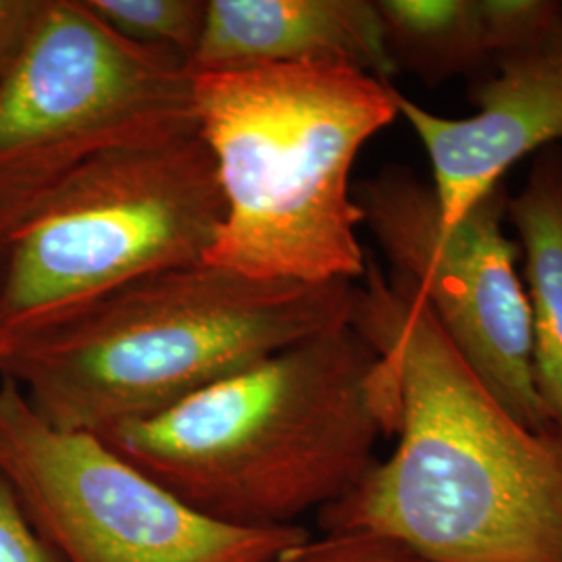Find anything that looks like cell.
Returning <instances> with one entry per match:
<instances>
[{
  "label": "cell",
  "instance_id": "ac0fdd59",
  "mask_svg": "<svg viewBox=\"0 0 562 562\" xmlns=\"http://www.w3.org/2000/svg\"><path fill=\"white\" fill-rule=\"evenodd\" d=\"M2 269H4V246H0V278H2Z\"/></svg>",
  "mask_w": 562,
  "mask_h": 562
},
{
  "label": "cell",
  "instance_id": "277c9868",
  "mask_svg": "<svg viewBox=\"0 0 562 562\" xmlns=\"http://www.w3.org/2000/svg\"><path fill=\"white\" fill-rule=\"evenodd\" d=\"M392 83L340 63L192 76L225 217L204 262L257 280L361 281L352 169L398 117Z\"/></svg>",
  "mask_w": 562,
  "mask_h": 562
},
{
  "label": "cell",
  "instance_id": "e0dca14e",
  "mask_svg": "<svg viewBox=\"0 0 562 562\" xmlns=\"http://www.w3.org/2000/svg\"><path fill=\"white\" fill-rule=\"evenodd\" d=\"M42 4L44 0H0V92L36 27Z\"/></svg>",
  "mask_w": 562,
  "mask_h": 562
},
{
  "label": "cell",
  "instance_id": "52a82bcc",
  "mask_svg": "<svg viewBox=\"0 0 562 562\" xmlns=\"http://www.w3.org/2000/svg\"><path fill=\"white\" fill-rule=\"evenodd\" d=\"M0 477L59 562H267L311 538L202 517L99 436L42 422L0 380Z\"/></svg>",
  "mask_w": 562,
  "mask_h": 562
},
{
  "label": "cell",
  "instance_id": "2e32d148",
  "mask_svg": "<svg viewBox=\"0 0 562 562\" xmlns=\"http://www.w3.org/2000/svg\"><path fill=\"white\" fill-rule=\"evenodd\" d=\"M0 562H59L25 517L9 483L0 477Z\"/></svg>",
  "mask_w": 562,
  "mask_h": 562
},
{
  "label": "cell",
  "instance_id": "ba28073f",
  "mask_svg": "<svg viewBox=\"0 0 562 562\" xmlns=\"http://www.w3.org/2000/svg\"><path fill=\"white\" fill-rule=\"evenodd\" d=\"M508 196L503 181L446 225L431 183L404 167H385L355 188L362 225L392 276L415 288L462 361L515 419L546 427L519 248L504 232Z\"/></svg>",
  "mask_w": 562,
  "mask_h": 562
},
{
  "label": "cell",
  "instance_id": "6da1fadb",
  "mask_svg": "<svg viewBox=\"0 0 562 562\" xmlns=\"http://www.w3.org/2000/svg\"><path fill=\"white\" fill-rule=\"evenodd\" d=\"M350 323L390 369L396 448L319 513L323 531L383 533L429 562H562V427L515 419L373 257Z\"/></svg>",
  "mask_w": 562,
  "mask_h": 562
},
{
  "label": "cell",
  "instance_id": "8fae6325",
  "mask_svg": "<svg viewBox=\"0 0 562 562\" xmlns=\"http://www.w3.org/2000/svg\"><path fill=\"white\" fill-rule=\"evenodd\" d=\"M506 222L521 241L538 396L548 422L562 427V144L533 157L508 196Z\"/></svg>",
  "mask_w": 562,
  "mask_h": 562
},
{
  "label": "cell",
  "instance_id": "5bb4252c",
  "mask_svg": "<svg viewBox=\"0 0 562 562\" xmlns=\"http://www.w3.org/2000/svg\"><path fill=\"white\" fill-rule=\"evenodd\" d=\"M267 562H429L396 538L364 531H323L322 538H306Z\"/></svg>",
  "mask_w": 562,
  "mask_h": 562
},
{
  "label": "cell",
  "instance_id": "7c38bea8",
  "mask_svg": "<svg viewBox=\"0 0 562 562\" xmlns=\"http://www.w3.org/2000/svg\"><path fill=\"white\" fill-rule=\"evenodd\" d=\"M396 71L427 86L490 65L482 0H375Z\"/></svg>",
  "mask_w": 562,
  "mask_h": 562
},
{
  "label": "cell",
  "instance_id": "3957f363",
  "mask_svg": "<svg viewBox=\"0 0 562 562\" xmlns=\"http://www.w3.org/2000/svg\"><path fill=\"white\" fill-rule=\"evenodd\" d=\"M355 285L257 280L209 262L167 269L9 344L0 380L50 427L102 436L350 322Z\"/></svg>",
  "mask_w": 562,
  "mask_h": 562
},
{
  "label": "cell",
  "instance_id": "5b68a950",
  "mask_svg": "<svg viewBox=\"0 0 562 562\" xmlns=\"http://www.w3.org/2000/svg\"><path fill=\"white\" fill-rule=\"evenodd\" d=\"M223 217L199 130L88 162L4 246L0 352L121 285L204 262Z\"/></svg>",
  "mask_w": 562,
  "mask_h": 562
},
{
  "label": "cell",
  "instance_id": "4fadbf2b",
  "mask_svg": "<svg viewBox=\"0 0 562 562\" xmlns=\"http://www.w3.org/2000/svg\"><path fill=\"white\" fill-rule=\"evenodd\" d=\"M86 7L123 38L162 48L186 63L204 32L209 0H83Z\"/></svg>",
  "mask_w": 562,
  "mask_h": 562
},
{
  "label": "cell",
  "instance_id": "30bf717a",
  "mask_svg": "<svg viewBox=\"0 0 562 562\" xmlns=\"http://www.w3.org/2000/svg\"><path fill=\"white\" fill-rule=\"evenodd\" d=\"M340 63L392 83L375 0H209L190 74Z\"/></svg>",
  "mask_w": 562,
  "mask_h": 562
},
{
  "label": "cell",
  "instance_id": "8992f818",
  "mask_svg": "<svg viewBox=\"0 0 562 562\" xmlns=\"http://www.w3.org/2000/svg\"><path fill=\"white\" fill-rule=\"evenodd\" d=\"M194 130L186 60L123 38L83 0H44L0 92V246L88 162Z\"/></svg>",
  "mask_w": 562,
  "mask_h": 562
},
{
  "label": "cell",
  "instance_id": "7a4b0ae2",
  "mask_svg": "<svg viewBox=\"0 0 562 562\" xmlns=\"http://www.w3.org/2000/svg\"><path fill=\"white\" fill-rule=\"evenodd\" d=\"M392 431L390 369L348 322L99 438L202 517L276 529L346 498Z\"/></svg>",
  "mask_w": 562,
  "mask_h": 562
},
{
  "label": "cell",
  "instance_id": "9c48e42d",
  "mask_svg": "<svg viewBox=\"0 0 562 562\" xmlns=\"http://www.w3.org/2000/svg\"><path fill=\"white\" fill-rule=\"evenodd\" d=\"M494 74L473 90L475 113L440 117L398 92L431 165V188L454 225L529 155L562 144V11L540 34L490 60Z\"/></svg>",
  "mask_w": 562,
  "mask_h": 562
},
{
  "label": "cell",
  "instance_id": "9a60e30c",
  "mask_svg": "<svg viewBox=\"0 0 562 562\" xmlns=\"http://www.w3.org/2000/svg\"><path fill=\"white\" fill-rule=\"evenodd\" d=\"M490 60L540 34L562 11L561 0H482Z\"/></svg>",
  "mask_w": 562,
  "mask_h": 562
}]
</instances>
